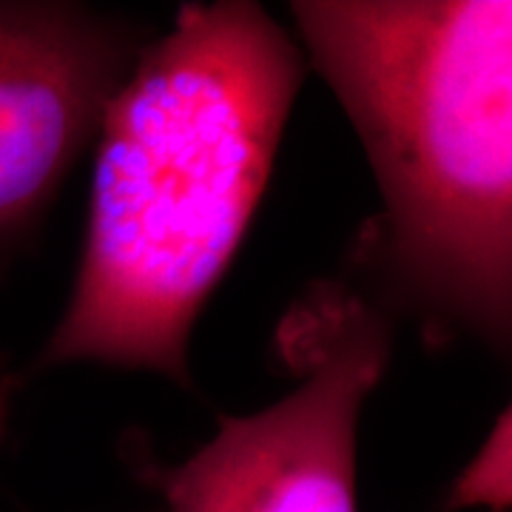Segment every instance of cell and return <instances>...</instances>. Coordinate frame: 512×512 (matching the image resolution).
<instances>
[{
	"instance_id": "1",
	"label": "cell",
	"mask_w": 512,
	"mask_h": 512,
	"mask_svg": "<svg viewBox=\"0 0 512 512\" xmlns=\"http://www.w3.org/2000/svg\"><path fill=\"white\" fill-rule=\"evenodd\" d=\"M305 72L254 0L185 3L148 40L97 131L80 268L32 373L86 362L194 387L191 333L254 222Z\"/></svg>"
},
{
	"instance_id": "2",
	"label": "cell",
	"mask_w": 512,
	"mask_h": 512,
	"mask_svg": "<svg viewBox=\"0 0 512 512\" xmlns=\"http://www.w3.org/2000/svg\"><path fill=\"white\" fill-rule=\"evenodd\" d=\"M311 63L382 194L342 276L424 342L512 339V3L299 0Z\"/></svg>"
},
{
	"instance_id": "3",
	"label": "cell",
	"mask_w": 512,
	"mask_h": 512,
	"mask_svg": "<svg viewBox=\"0 0 512 512\" xmlns=\"http://www.w3.org/2000/svg\"><path fill=\"white\" fill-rule=\"evenodd\" d=\"M279 345L302 373L285 399L222 419L183 464H140L165 510L359 512V416L390 362L393 322L339 276L293 305Z\"/></svg>"
},
{
	"instance_id": "4",
	"label": "cell",
	"mask_w": 512,
	"mask_h": 512,
	"mask_svg": "<svg viewBox=\"0 0 512 512\" xmlns=\"http://www.w3.org/2000/svg\"><path fill=\"white\" fill-rule=\"evenodd\" d=\"M148 40L146 23L89 3L0 0V271L37 237Z\"/></svg>"
},
{
	"instance_id": "5",
	"label": "cell",
	"mask_w": 512,
	"mask_h": 512,
	"mask_svg": "<svg viewBox=\"0 0 512 512\" xmlns=\"http://www.w3.org/2000/svg\"><path fill=\"white\" fill-rule=\"evenodd\" d=\"M476 504L493 512L510 507V410H504L476 458L456 478L453 493L447 498V510Z\"/></svg>"
},
{
	"instance_id": "6",
	"label": "cell",
	"mask_w": 512,
	"mask_h": 512,
	"mask_svg": "<svg viewBox=\"0 0 512 512\" xmlns=\"http://www.w3.org/2000/svg\"><path fill=\"white\" fill-rule=\"evenodd\" d=\"M0 424H3V396H0Z\"/></svg>"
}]
</instances>
